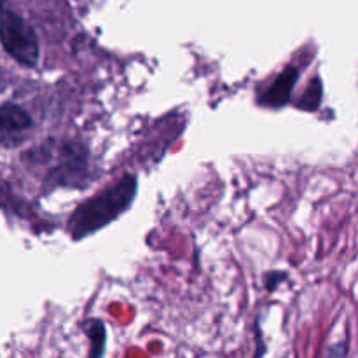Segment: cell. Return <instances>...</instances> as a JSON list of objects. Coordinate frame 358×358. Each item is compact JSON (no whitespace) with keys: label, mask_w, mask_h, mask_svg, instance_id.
Wrapping results in <instances>:
<instances>
[{"label":"cell","mask_w":358,"mask_h":358,"mask_svg":"<svg viewBox=\"0 0 358 358\" xmlns=\"http://www.w3.org/2000/svg\"><path fill=\"white\" fill-rule=\"evenodd\" d=\"M138 182L133 175H126L100 194L80 203L69 220V231L73 240L87 236L117 219L135 199Z\"/></svg>","instance_id":"cell-1"},{"label":"cell","mask_w":358,"mask_h":358,"mask_svg":"<svg viewBox=\"0 0 358 358\" xmlns=\"http://www.w3.org/2000/svg\"><path fill=\"white\" fill-rule=\"evenodd\" d=\"M0 44L23 66H35L41 59L38 38L34 27L21 14L0 0Z\"/></svg>","instance_id":"cell-2"},{"label":"cell","mask_w":358,"mask_h":358,"mask_svg":"<svg viewBox=\"0 0 358 358\" xmlns=\"http://www.w3.org/2000/svg\"><path fill=\"white\" fill-rule=\"evenodd\" d=\"M34 128L31 115L17 103L0 105V145H17Z\"/></svg>","instance_id":"cell-3"},{"label":"cell","mask_w":358,"mask_h":358,"mask_svg":"<svg viewBox=\"0 0 358 358\" xmlns=\"http://www.w3.org/2000/svg\"><path fill=\"white\" fill-rule=\"evenodd\" d=\"M299 77V70L296 66H287L282 73L275 79V83L264 91L261 101L268 107H282V105L289 103L290 94H292L294 86Z\"/></svg>","instance_id":"cell-4"},{"label":"cell","mask_w":358,"mask_h":358,"mask_svg":"<svg viewBox=\"0 0 358 358\" xmlns=\"http://www.w3.org/2000/svg\"><path fill=\"white\" fill-rule=\"evenodd\" d=\"M87 334H90L91 346H93V350H91V355H94V357L101 355V353H103L105 339H107L103 324L98 320H93L90 324V329H87Z\"/></svg>","instance_id":"cell-5"},{"label":"cell","mask_w":358,"mask_h":358,"mask_svg":"<svg viewBox=\"0 0 358 358\" xmlns=\"http://www.w3.org/2000/svg\"><path fill=\"white\" fill-rule=\"evenodd\" d=\"M322 100V83L318 79H315L311 83L310 90H308L306 100L301 101V108H308V110H315V108L320 105Z\"/></svg>","instance_id":"cell-6"}]
</instances>
